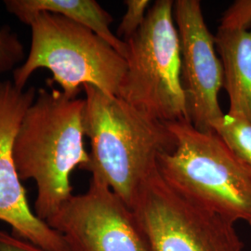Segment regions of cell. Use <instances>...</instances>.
Masks as SVG:
<instances>
[{
  "label": "cell",
  "instance_id": "6da1fadb",
  "mask_svg": "<svg viewBox=\"0 0 251 251\" xmlns=\"http://www.w3.org/2000/svg\"><path fill=\"white\" fill-rule=\"evenodd\" d=\"M85 99H70L61 90L39 89L13 141V158L22 181L34 179V212L47 222L73 197L70 176L85 170Z\"/></svg>",
  "mask_w": 251,
  "mask_h": 251
},
{
  "label": "cell",
  "instance_id": "7a4b0ae2",
  "mask_svg": "<svg viewBox=\"0 0 251 251\" xmlns=\"http://www.w3.org/2000/svg\"><path fill=\"white\" fill-rule=\"evenodd\" d=\"M84 127L90 161L84 171L106 184L130 209L145 177L175 138L166 123L124 100L85 85Z\"/></svg>",
  "mask_w": 251,
  "mask_h": 251
},
{
  "label": "cell",
  "instance_id": "3957f363",
  "mask_svg": "<svg viewBox=\"0 0 251 251\" xmlns=\"http://www.w3.org/2000/svg\"><path fill=\"white\" fill-rule=\"evenodd\" d=\"M175 138L156 168L163 179L193 205L236 224L251 225V173L215 131L188 121L166 123Z\"/></svg>",
  "mask_w": 251,
  "mask_h": 251
},
{
  "label": "cell",
  "instance_id": "277c9868",
  "mask_svg": "<svg viewBox=\"0 0 251 251\" xmlns=\"http://www.w3.org/2000/svg\"><path fill=\"white\" fill-rule=\"evenodd\" d=\"M32 41L25 62L12 72V82L25 89L38 69L52 74L63 94L75 99L85 85L118 95L126 62L91 30L50 12L36 14L29 24Z\"/></svg>",
  "mask_w": 251,
  "mask_h": 251
},
{
  "label": "cell",
  "instance_id": "5b68a950",
  "mask_svg": "<svg viewBox=\"0 0 251 251\" xmlns=\"http://www.w3.org/2000/svg\"><path fill=\"white\" fill-rule=\"evenodd\" d=\"M174 2L157 0L126 44V72L117 97L164 123L191 122L181 80Z\"/></svg>",
  "mask_w": 251,
  "mask_h": 251
},
{
  "label": "cell",
  "instance_id": "8992f818",
  "mask_svg": "<svg viewBox=\"0 0 251 251\" xmlns=\"http://www.w3.org/2000/svg\"><path fill=\"white\" fill-rule=\"evenodd\" d=\"M151 251H243L235 224L193 205L171 189L156 164L132 206Z\"/></svg>",
  "mask_w": 251,
  "mask_h": 251
},
{
  "label": "cell",
  "instance_id": "52a82bcc",
  "mask_svg": "<svg viewBox=\"0 0 251 251\" xmlns=\"http://www.w3.org/2000/svg\"><path fill=\"white\" fill-rule=\"evenodd\" d=\"M47 225L62 234L69 251H151L132 209L94 178Z\"/></svg>",
  "mask_w": 251,
  "mask_h": 251
},
{
  "label": "cell",
  "instance_id": "ba28073f",
  "mask_svg": "<svg viewBox=\"0 0 251 251\" xmlns=\"http://www.w3.org/2000/svg\"><path fill=\"white\" fill-rule=\"evenodd\" d=\"M173 13L191 123L200 131H214L225 115L219 103V93L224 88V70L217 56L215 36L206 26L200 1L177 0Z\"/></svg>",
  "mask_w": 251,
  "mask_h": 251
},
{
  "label": "cell",
  "instance_id": "9c48e42d",
  "mask_svg": "<svg viewBox=\"0 0 251 251\" xmlns=\"http://www.w3.org/2000/svg\"><path fill=\"white\" fill-rule=\"evenodd\" d=\"M36 91L34 87L23 90L12 81H0V221L11 227L13 235L46 251H69L62 234L30 208L13 158L15 135Z\"/></svg>",
  "mask_w": 251,
  "mask_h": 251
},
{
  "label": "cell",
  "instance_id": "30bf717a",
  "mask_svg": "<svg viewBox=\"0 0 251 251\" xmlns=\"http://www.w3.org/2000/svg\"><path fill=\"white\" fill-rule=\"evenodd\" d=\"M215 46L224 70V88L229 97L228 114L242 116L251 122V26L219 27Z\"/></svg>",
  "mask_w": 251,
  "mask_h": 251
},
{
  "label": "cell",
  "instance_id": "8fae6325",
  "mask_svg": "<svg viewBox=\"0 0 251 251\" xmlns=\"http://www.w3.org/2000/svg\"><path fill=\"white\" fill-rule=\"evenodd\" d=\"M4 6L9 13L27 25L41 12L69 19L101 37L126 60L127 49L125 41L110 29L114 19L95 0H5Z\"/></svg>",
  "mask_w": 251,
  "mask_h": 251
},
{
  "label": "cell",
  "instance_id": "7c38bea8",
  "mask_svg": "<svg viewBox=\"0 0 251 251\" xmlns=\"http://www.w3.org/2000/svg\"><path fill=\"white\" fill-rule=\"evenodd\" d=\"M238 161L251 173V122L239 115L225 114L214 128Z\"/></svg>",
  "mask_w": 251,
  "mask_h": 251
},
{
  "label": "cell",
  "instance_id": "4fadbf2b",
  "mask_svg": "<svg viewBox=\"0 0 251 251\" xmlns=\"http://www.w3.org/2000/svg\"><path fill=\"white\" fill-rule=\"evenodd\" d=\"M23 42L9 27L0 28V75L13 72L25 60Z\"/></svg>",
  "mask_w": 251,
  "mask_h": 251
},
{
  "label": "cell",
  "instance_id": "5bb4252c",
  "mask_svg": "<svg viewBox=\"0 0 251 251\" xmlns=\"http://www.w3.org/2000/svg\"><path fill=\"white\" fill-rule=\"evenodd\" d=\"M124 3L126 9L116 35L121 40L126 41L144 25L151 2L148 0H126Z\"/></svg>",
  "mask_w": 251,
  "mask_h": 251
},
{
  "label": "cell",
  "instance_id": "9a60e30c",
  "mask_svg": "<svg viewBox=\"0 0 251 251\" xmlns=\"http://www.w3.org/2000/svg\"><path fill=\"white\" fill-rule=\"evenodd\" d=\"M251 26V0L235 1L227 9L220 27L228 29H247Z\"/></svg>",
  "mask_w": 251,
  "mask_h": 251
},
{
  "label": "cell",
  "instance_id": "2e32d148",
  "mask_svg": "<svg viewBox=\"0 0 251 251\" xmlns=\"http://www.w3.org/2000/svg\"><path fill=\"white\" fill-rule=\"evenodd\" d=\"M0 251H46L33 243L0 230Z\"/></svg>",
  "mask_w": 251,
  "mask_h": 251
}]
</instances>
